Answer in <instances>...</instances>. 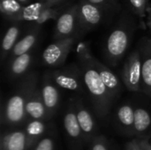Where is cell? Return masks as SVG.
<instances>
[{
  "label": "cell",
  "mask_w": 151,
  "mask_h": 150,
  "mask_svg": "<svg viewBox=\"0 0 151 150\" xmlns=\"http://www.w3.org/2000/svg\"><path fill=\"white\" fill-rule=\"evenodd\" d=\"M90 49L87 42H80L77 47V57L85 88L88 92L95 111L100 118L106 117L113 102V97L103 82L100 75L91 64Z\"/></svg>",
  "instance_id": "cell-1"
},
{
  "label": "cell",
  "mask_w": 151,
  "mask_h": 150,
  "mask_svg": "<svg viewBox=\"0 0 151 150\" xmlns=\"http://www.w3.org/2000/svg\"><path fill=\"white\" fill-rule=\"evenodd\" d=\"M38 85L37 74L34 72H28L21 80L18 86L8 97L2 110V124L9 126H19L26 119V104L33 89Z\"/></svg>",
  "instance_id": "cell-2"
},
{
  "label": "cell",
  "mask_w": 151,
  "mask_h": 150,
  "mask_svg": "<svg viewBox=\"0 0 151 150\" xmlns=\"http://www.w3.org/2000/svg\"><path fill=\"white\" fill-rule=\"evenodd\" d=\"M130 25H119L109 34L104 47L108 62L116 65L126 54L131 40L132 29Z\"/></svg>",
  "instance_id": "cell-3"
},
{
  "label": "cell",
  "mask_w": 151,
  "mask_h": 150,
  "mask_svg": "<svg viewBox=\"0 0 151 150\" xmlns=\"http://www.w3.org/2000/svg\"><path fill=\"white\" fill-rule=\"evenodd\" d=\"M50 73L54 83L58 88L78 93L84 91L85 84L79 65L72 64L71 65L56 69Z\"/></svg>",
  "instance_id": "cell-4"
},
{
  "label": "cell",
  "mask_w": 151,
  "mask_h": 150,
  "mask_svg": "<svg viewBox=\"0 0 151 150\" xmlns=\"http://www.w3.org/2000/svg\"><path fill=\"white\" fill-rule=\"evenodd\" d=\"M79 35L58 40L50 44L42 54V63L50 67L61 66L66 60Z\"/></svg>",
  "instance_id": "cell-5"
},
{
  "label": "cell",
  "mask_w": 151,
  "mask_h": 150,
  "mask_svg": "<svg viewBox=\"0 0 151 150\" xmlns=\"http://www.w3.org/2000/svg\"><path fill=\"white\" fill-rule=\"evenodd\" d=\"M126 88L133 92L142 90V56L140 50H134L127 58L122 72Z\"/></svg>",
  "instance_id": "cell-6"
},
{
  "label": "cell",
  "mask_w": 151,
  "mask_h": 150,
  "mask_svg": "<svg viewBox=\"0 0 151 150\" xmlns=\"http://www.w3.org/2000/svg\"><path fill=\"white\" fill-rule=\"evenodd\" d=\"M63 121L70 150H83L86 143L77 120L73 100L68 103Z\"/></svg>",
  "instance_id": "cell-7"
},
{
  "label": "cell",
  "mask_w": 151,
  "mask_h": 150,
  "mask_svg": "<svg viewBox=\"0 0 151 150\" xmlns=\"http://www.w3.org/2000/svg\"><path fill=\"white\" fill-rule=\"evenodd\" d=\"M78 33H80L78 6L73 5L58 17L56 23L53 37L55 41H58L74 35H79Z\"/></svg>",
  "instance_id": "cell-8"
},
{
  "label": "cell",
  "mask_w": 151,
  "mask_h": 150,
  "mask_svg": "<svg viewBox=\"0 0 151 150\" xmlns=\"http://www.w3.org/2000/svg\"><path fill=\"white\" fill-rule=\"evenodd\" d=\"M41 92L42 100L47 111L48 121H50L56 114L59 107L60 95L58 87L54 83L50 72H46L42 79Z\"/></svg>",
  "instance_id": "cell-9"
},
{
  "label": "cell",
  "mask_w": 151,
  "mask_h": 150,
  "mask_svg": "<svg viewBox=\"0 0 151 150\" xmlns=\"http://www.w3.org/2000/svg\"><path fill=\"white\" fill-rule=\"evenodd\" d=\"M77 6L80 31L91 30L101 22L103 18L102 8L87 1L77 4Z\"/></svg>",
  "instance_id": "cell-10"
},
{
  "label": "cell",
  "mask_w": 151,
  "mask_h": 150,
  "mask_svg": "<svg viewBox=\"0 0 151 150\" xmlns=\"http://www.w3.org/2000/svg\"><path fill=\"white\" fill-rule=\"evenodd\" d=\"M77 120L81 127L84 141L86 144H89L91 141L96 136V126L94 118L91 113L88 111L86 106L80 99L73 100Z\"/></svg>",
  "instance_id": "cell-11"
},
{
  "label": "cell",
  "mask_w": 151,
  "mask_h": 150,
  "mask_svg": "<svg viewBox=\"0 0 151 150\" xmlns=\"http://www.w3.org/2000/svg\"><path fill=\"white\" fill-rule=\"evenodd\" d=\"M138 49L142 56V90L151 97V38H142Z\"/></svg>",
  "instance_id": "cell-12"
},
{
  "label": "cell",
  "mask_w": 151,
  "mask_h": 150,
  "mask_svg": "<svg viewBox=\"0 0 151 150\" xmlns=\"http://www.w3.org/2000/svg\"><path fill=\"white\" fill-rule=\"evenodd\" d=\"M26 119L48 121L46 108L42 100L40 87L37 85L31 92L26 104Z\"/></svg>",
  "instance_id": "cell-13"
},
{
  "label": "cell",
  "mask_w": 151,
  "mask_h": 150,
  "mask_svg": "<svg viewBox=\"0 0 151 150\" xmlns=\"http://www.w3.org/2000/svg\"><path fill=\"white\" fill-rule=\"evenodd\" d=\"M89 58H90L92 65L94 66V68L96 70V72L100 75L103 82L104 83V85L108 88L110 94L111 95V96L114 99L119 95V90L121 88L120 81H119V78L106 65H104L98 59H96L92 55L91 52L89 54Z\"/></svg>",
  "instance_id": "cell-14"
},
{
  "label": "cell",
  "mask_w": 151,
  "mask_h": 150,
  "mask_svg": "<svg viewBox=\"0 0 151 150\" xmlns=\"http://www.w3.org/2000/svg\"><path fill=\"white\" fill-rule=\"evenodd\" d=\"M33 59L32 52H27L10 61L8 66V77L11 80H21L27 74Z\"/></svg>",
  "instance_id": "cell-15"
},
{
  "label": "cell",
  "mask_w": 151,
  "mask_h": 150,
  "mask_svg": "<svg viewBox=\"0 0 151 150\" xmlns=\"http://www.w3.org/2000/svg\"><path fill=\"white\" fill-rule=\"evenodd\" d=\"M48 129L46 121L43 120H27L25 126V133L27 141V150L33 149L35 146L46 134Z\"/></svg>",
  "instance_id": "cell-16"
},
{
  "label": "cell",
  "mask_w": 151,
  "mask_h": 150,
  "mask_svg": "<svg viewBox=\"0 0 151 150\" xmlns=\"http://www.w3.org/2000/svg\"><path fill=\"white\" fill-rule=\"evenodd\" d=\"M1 150H27L25 130H13L5 133L1 139Z\"/></svg>",
  "instance_id": "cell-17"
},
{
  "label": "cell",
  "mask_w": 151,
  "mask_h": 150,
  "mask_svg": "<svg viewBox=\"0 0 151 150\" xmlns=\"http://www.w3.org/2000/svg\"><path fill=\"white\" fill-rule=\"evenodd\" d=\"M38 35H39V30L37 28H35L34 30L27 34L23 38H21V40L17 42V43L15 44L14 48L12 49L10 54V61L16 58L19 56L30 52L32 48L37 42Z\"/></svg>",
  "instance_id": "cell-18"
},
{
  "label": "cell",
  "mask_w": 151,
  "mask_h": 150,
  "mask_svg": "<svg viewBox=\"0 0 151 150\" xmlns=\"http://www.w3.org/2000/svg\"><path fill=\"white\" fill-rule=\"evenodd\" d=\"M118 123L127 135L134 134V110L130 104H124L117 112Z\"/></svg>",
  "instance_id": "cell-19"
},
{
  "label": "cell",
  "mask_w": 151,
  "mask_h": 150,
  "mask_svg": "<svg viewBox=\"0 0 151 150\" xmlns=\"http://www.w3.org/2000/svg\"><path fill=\"white\" fill-rule=\"evenodd\" d=\"M19 31L20 29L18 25H12L6 30L2 42V61H4L11 54L12 49L17 43Z\"/></svg>",
  "instance_id": "cell-20"
},
{
  "label": "cell",
  "mask_w": 151,
  "mask_h": 150,
  "mask_svg": "<svg viewBox=\"0 0 151 150\" xmlns=\"http://www.w3.org/2000/svg\"><path fill=\"white\" fill-rule=\"evenodd\" d=\"M151 117L150 112L143 108L134 110V135L141 136L150 126Z\"/></svg>",
  "instance_id": "cell-21"
},
{
  "label": "cell",
  "mask_w": 151,
  "mask_h": 150,
  "mask_svg": "<svg viewBox=\"0 0 151 150\" xmlns=\"http://www.w3.org/2000/svg\"><path fill=\"white\" fill-rule=\"evenodd\" d=\"M1 10L9 18L17 19L21 17L22 6L17 0H2Z\"/></svg>",
  "instance_id": "cell-22"
},
{
  "label": "cell",
  "mask_w": 151,
  "mask_h": 150,
  "mask_svg": "<svg viewBox=\"0 0 151 150\" xmlns=\"http://www.w3.org/2000/svg\"><path fill=\"white\" fill-rule=\"evenodd\" d=\"M128 4L133 13L140 18L146 16L148 10V0H128Z\"/></svg>",
  "instance_id": "cell-23"
},
{
  "label": "cell",
  "mask_w": 151,
  "mask_h": 150,
  "mask_svg": "<svg viewBox=\"0 0 151 150\" xmlns=\"http://www.w3.org/2000/svg\"><path fill=\"white\" fill-rule=\"evenodd\" d=\"M55 141L52 134H46L35 146L33 150H54Z\"/></svg>",
  "instance_id": "cell-24"
},
{
  "label": "cell",
  "mask_w": 151,
  "mask_h": 150,
  "mask_svg": "<svg viewBox=\"0 0 151 150\" xmlns=\"http://www.w3.org/2000/svg\"><path fill=\"white\" fill-rule=\"evenodd\" d=\"M89 150H110L107 140L104 136H96L89 143Z\"/></svg>",
  "instance_id": "cell-25"
},
{
  "label": "cell",
  "mask_w": 151,
  "mask_h": 150,
  "mask_svg": "<svg viewBox=\"0 0 151 150\" xmlns=\"http://www.w3.org/2000/svg\"><path fill=\"white\" fill-rule=\"evenodd\" d=\"M135 141H136L140 150H151V143L149 142L148 140L136 139Z\"/></svg>",
  "instance_id": "cell-26"
},
{
  "label": "cell",
  "mask_w": 151,
  "mask_h": 150,
  "mask_svg": "<svg viewBox=\"0 0 151 150\" xmlns=\"http://www.w3.org/2000/svg\"><path fill=\"white\" fill-rule=\"evenodd\" d=\"M126 150H140L135 140H133L126 144Z\"/></svg>",
  "instance_id": "cell-27"
},
{
  "label": "cell",
  "mask_w": 151,
  "mask_h": 150,
  "mask_svg": "<svg viewBox=\"0 0 151 150\" xmlns=\"http://www.w3.org/2000/svg\"><path fill=\"white\" fill-rule=\"evenodd\" d=\"M86 1L92 4H95V5L102 8L104 5H105V3L107 4L110 0H86Z\"/></svg>",
  "instance_id": "cell-28"
},
{
  "label": "cell",
  "mask_w": 151,
  "mask_h": 150,
  "mask_svg": "<svg viewBox=\"0 0 151 150\" xmlns=\"http://www.w3.org/2000/svg\"><path fill=\"white\" fill-rule=\"evenodd\" d=\"M147 26H148L149 30H150V38H151V11H150V14H149V16H148Z\"/></svg>",
  "instance_id": "cell-29"
},
{
  "label": "cell",
  "mask_w": 151,
  "mask_h": 150,
  "mask_svg": "<svg viewBox=\"0 0 151 150\" xmlns=\"http://www.w3.org/2000/svg\"><path fill=\"white\" fill-rule=\"evenodd\" d=\"M46 2L47 4H50V5H52V4H55L58 2H60L61 0H44Z\"/></svg>",
  "instance_id": "cell-30"
},
{
  "label": "cell",
  "mask_w": 151,
  "mask_h": 150,
  "mask_svg": "<svg viewBox=\"0 0 151 150\" xmlns=\"http://www.w3.org/2000/svg\"><path fill=\"white\" fill-rule=\"evenodd\" d=\"M21 5H25L27 2H28V0H17Z\"/></svg>",
  "instance_id": "cell-31"
},
{
  "label": "cell",
  "mask_w": 151,
  "mask_h": 150,
  "mask_svg": "<svg viewBox=\"0 0 151 150\" xmlns=\"http://www.w3.org/2000/svg\"><path fill=\"white\" fill-rule=\"evenodd\" d=\"M150 143H151V142H150Z\"/></svg>",
  "instance_id": "cell-32"
}]
</instances>
